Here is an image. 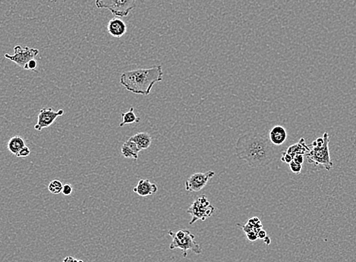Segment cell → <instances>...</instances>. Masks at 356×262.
Instances as JSON below:
<instances>
[{"mask_svg":"<svg viewBox=\"0 0 356 262\" xmlns=\"http://www.w3.org/2000/svg\"><path fill=\"white\" fill-rule=\"evenodd\" d=\"M274 145L264 135L255 131L243 133L236 144V154L251 168L267 167L276 158Z\"/></svg>","mask_w":356,"mask_h":262,"instance_id":"obj_1","label":"cell"},{"mask_svg":"<svg viewBox=\"0 0 356 262\" xmlns=\"http://www.w3.org/2000/svg\"><path fill=\"white\" fill-rule=\"evenodd\" d=\"M163 79L161 65L125 72L121 75L120 84L126 91L136 95H148L154 84Z\"/></svg>","mask_w":356,"mask_h":262,"instance_id":"obj_2","label":"cell"},{"mask_svg":"<svg viewBox=\"0 0 356 262\" xmlns=\"http://www.w3.org/2000/svg\"><path fill=\"white\" fill-rule=\"evenodd\" d=\"M324 143L321 147L317 146H311L312 149L307 154L308 162L314 164L315 166H322L327 170H331L334 167V163L331 160L329 143H330V136L328 133L325 132L323 135Z\"/></svg>","mask_w":356,"mask_h":262,"instance_id":"obj_3","label":"cell"},{"mask_svg":"<svg viewBox=\"0 0 356 262\" xmlns=\"http://www.w3.org/2000/svg\"><path fill=\"white\" fill-rule=\"evenodd\" d=\"M136 2L137 0H95L98 9H108L113 16L119 18L129 16L136 8Z\"/></svg>","mask_w":356,"mask_h":262,"instance_id":"obj_4","label":"cell"},{"mask_svg":"<svg viewBox=\"0 0 356 262\" xmlns=\"http://www.w3.org/2000/svg\"><path fill=\"white\" fill-rule=\"evenodd\" d=\"M214 212L215 208L211 206L207 196H201L195 200L187 210V213L192 216L189 225H194L198 220L204 222L207 218L212 216Z\"/></svg>","mask_w":356,"mask_h":262,"instance_id":"obj_5","label":"cell"},{"mask_svg":"<svg viewBox=\"0 0 356 262\" xmlns=\"http://www.w3.org/2000/svg\"><path fill=\"white\" fill-rule=\"evenodd\" d=\"M172 238H173V240L170 243V249L172 250L175 249H181L182 251L184 258L187 257L189 250L192 251L194 253L197 254V255L202 253L201 247L195 240L196 237L189 230L186 236L182 240H178L174 237H172Z\"/></svg>","mask_w":356,"mask_h":262,"instance_id":"obj_6","label":"cell"},{"mask_svg":"<svg viewBox=\"0 0 356 262\" xmlns=\"http://www.w3.org/2000/svg\"><path fill=\"white\" fill-rule=\"evenodd\" d=\"M14 55L5 54V57L7 59L13 61L19 67L24 68L28 61L34 59L39 54V50L35 48H30L28 46L22 47L21 46H16L14 47Z\"/></svg>","mask_w":356,"mask_h":262,"instance_id":"obj_7","label":"cell"},{"mask_svg":"<svg viewBox=\"0 0 356 262\" xmlns=\"http://www.w3.org/2000/svg\"><path fill=\"white\" fill-rule=\"evenodd\" d=\"M63 114V109H59L56 112L53 110V108H43L40 110L38 122L35 125V129L38 131H41L44 128H50L55 122L57 118Z\"/></svg>","mask_w":356,"mask_h":262,"instance_id":"obj_8","label":"cell"},{"mask_svg":"<svg viewBox=\"0 0 356 262\" xmlns=\"http://www.w3.org/2000/svg\"><path fill=\"white\" fill-rule=\"evenodd\" d=\"M215 175V172L208 170L204 173H196L192 174L185 181V189L188 192H199L205 187L208 181Z\"/></svg>","mask_w":356,"mask_h":262,"instance_id":"obj_9","label":"cell"},{"mask_svg":"<svg viewBox=\"0 0 356 262\" xmlns=\"http://www.w3.org/2000/svg\"><path fill=\"white\" fill-rule=\"evenodd\" d=\"M158 187L157 184H152L147 179H141L138 183L136 187H134L133 192L137 193L141 197L151 196L158 192Z\"/></svg>","mask_w":356,"mask_h":262,"instance_id":"obj_10","label":"cell"},{"mask_svg":"<svg viewBox=\"0 0 356 262\" xmlns=\"http://www.w3.org/2000/svg\"><path fill=\"white\" fill-rule=\"evenodd\" d=\"M107 32L113 37H122L127 32L126 24L122 19L113 18L107 24Z\"/></svg>","mask_w":356,"mask_h":262,"instance_id":"obj_11","label":"cell"},{"mask_svg":"<svg viewBox=\"0 0 356 262\" xmlns=\"http://www.w3.org/2000/svg\"><path fill=\"white\" fill-rule=\"evenodd\" d=\"M287 131L283 126L277 125L270 131L269 139L274 146H281L287 140Z\"/></svg>","mask_w":356,"mask_h":262,"instance_id":"obj_12","label":"cell"},{"mask_svg":"<svg viewBox=\"0 0 356 262\" xmlns=\"http://www.w3.org/2000/svg\"><path fill=\"white\" fill-rule=\"evenodd\" d=\"M140 151V150H139L137 144L129 139L125 141L121 147V152L125 158H133L135 160H137L138 158Z\"/></svg>","mask_w":356,"mask_h":262,"instance_id":"obj_13","label":"cell"},{"mask_svg":"<svg viewBox=\"0 0 356 262\" xmlns=\"http://www.w3.org/2000/svg\"><path fill=\"white\" fill-rule=\"evenodd\" d=\"M129 140L136 143L140 151L149 148L152 143V137L151 135L145 132L136 133L134 136H131Z\"/></svg>","mask_w":356,"mask_h":262,"instance_id":"obj_14","label":"cell"},{"mask_svg":"<svg viewBox=\"0 0 356 262\" xmlns=\"http://www.w3.org/2000/svg\"><path fill=\"white\" fill-rule=\"evenodd\" d=\"M309 151H310V148L308 146H307L304 138H301V140L298 141V143L292 145L286 150L288 153L293 157L296 156L297 155H306L309 152Z\"/></svg>","mask_w":356,"mask_h":262,"instance_id":"obj_15","label":"cell"},{"mask_svg":"<svg viewBox=\"0 0 356 262\" xmlns=\"http://www.w3.org/2000/svg\"><path fill=\"white\" fill-rule=\"evenodd\" d=\"M24 147H25V141L21 136H13L8 142V150L11 153L15 155H17Z\"/></svg>","mask_w":356,"mask_h":262,"instance_id":"obj_16","label":"cell"},{"mask_svg":"<svg viewBox=\"0 0 356 262\" xmlns=\"http://www.w3.org/2000/svg\"><path fill=\"white\" fill-rule=\"evenodd\" d=\"M122 116V122L120 123L119 127H124L126 125H132V124H139L140 120L136 115V113L134 112V108L131 107L129 111L125 113L121 114Z\"/></svg>","mask_w":356,"mask_h":262,"instance_id":"obj_17","label":"cell"},{"mask_svg":"<svg viewBox=\"0 0 356 262\" xmlns=\"http://www.w3.org/2000/svg\"><path fill=\"white\" fill-rule=\"evenodd\" d=\"M63 184L59 180H53L49 184L48 189L53 194H59L62 191L63 188Z\"/></svg>","mask_w":356,"mask_h":262,"instance_id":"obj_18","label":"cell"},{"mask_svg":"<svg viewBox=\"0 0 356 262\" xmlns=\"http://www.w3.org/2000/svg\"><path fill=\"white\" fill-rule=\"evenodd\" d=\"M38 68V61L34 58V59L28 61V63L26 64L25 66L24 67V70L26 71H31V72H35Z\"/></svg>","mask_w":356,"mask_h":262,"instance_id":"obj_19","label":"cell"},{"mask_svg":"<svg viewBox=\"0 0 356 262\" xmlns=\"http://www.w3.org/2000/svg\"><path fill=\"white\" fill-rule=\"evenodd\" d=\"M289 165H290V170H291V171L293 172V173L297 174H299L300 173H301V170H302V165L297 163V162H294V161H293V162H292L291 163L289 164Z\"/></svg>","mask_w":356,"mask_h":262,"instance_id":"obj_20","label":"cell"},{"mask_svg":"<svg viewBox=\"0 0 356 262\" xmlns=\"http://www.w3.org/2000/svg\"><path fill=\"white\" fill-rule=\"evenodd\" d=\"M281 161L286 164H290L293 161V157L288 153L287 151H283L281 155Z\"/></svg>","mask_w":356,"mask_h":262,"instance_id":"obj_21","label":"cell"},{"mask_svg":"<svg viewBox=\"0 0 356 262\" xmlns=\"http://www.w3.org/2000/svg\"><path fill=\"white\" fill-rule=\"evenodd\" d=\"M30 154H31V150H30L29 147L25 146L22 150H21V151H19L16 156L19 157V158H25V157L29 156Z\"/></svg>","mask_w":356,"mask_h":262,"instance_id":"obj_22","label":"cell"},{"mask_svg":"<svg viewBox=\"0 0 356 262\" xmlns=\"http://www.w3.org/2000/svg\"><path fill=\"white\" fill-rule=\"evenodd\" d=\"M72 191H73V189H72V186L70 184H66L63 186L62 192V194L65 195V196H70L72 193Z\"/></svg>","mask_w":356,"mask_h":262,"instance_id":"obj_23","label":"cell"},{"mask_svg":"<svg viewBox=\"0 0 356 262\" xmlns=\"http://www.w3.org/2000/svg\"><path fill=\"white\" fill-rule=\"evenodd\" d=\"M246 237L248 240L251 242H254L257 240V234L255 232H250V233H246Z\"/></svg>","mask_w":356,"mask_h":262,"instance_id":"obj_24","label":"cell"},{"mask_svg":"<svg viewBox=\"0 0 356 262\" xmlns=\"http://www.w3.org/2000/svg\"><path fill=\"white\" fill-rule=\"evenodd\" d=\"M293 161L297 162V163L302 165L304 162V155H297L296 156L293 157Z\"/></svg>","mask_w":356,"mask_h":262,"instance_id":"obj_25","label":"cell"},{"mask_svg":"<svg viewBox=\"0 0 356 262\" xmlns=\"http://www.w3.org/2000/svg\"><path fill=\"white\" fill-rule=\"evenodd\" d=\"M267 232L265 231V230H260V231L257 233V238L259 239V240H264L266 238H267Z\"/></svg>","mask_w":356,"mask_h":262,"instance_id":"obj_26","label":"cell"},{"mask_svg":"<svg viewBox=\"0 0 356 262\" xmlns=\"http://www.w3.org/2000/svg\"><path fill=\"white\" fill-rule=\"evenodd\" d=\"M62 262H84L82 260H77L75 258L72 257V256H68L65 258Z\"/></svg>","mask_w":356,"mask_h":262,"instance_id":"obj_27","label":"cell"},{"mask_svg":"<svg viewBox=\"0 0 356 262\" xmlns=\"http://www.w3.org/2000/svg\"><path fill=\"white\" fill-rule=\"evenodd\" d=\"M264 242L267 245H270L271 244V238L269 237H267L265 240H264Z\"/></svg>","mask_w":356,"mask_h":262,"instance_id":"obj_28","label":"cell"},{"mask_svg":"<svg viewBox=\"0 0 356 262\" xmlns=\"http://www.w3.org/2000/svg\"><path fill=\"white\" fill-rule=\"evenodd\" d=\"M50 1H53V2H57V0H50Z\"/></svg>","mask_w":356,"mask_h":262,"instance_id":"obj_29","label":"cell"}]
</instances>
